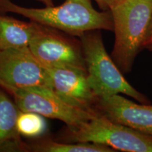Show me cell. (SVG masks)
Wrapping results in <instances>:
<instances>
[{
	"mask_svg": "<svg viewBox=\"0 0 152 152\" xmlns=\"http://www.w3.org/2000/svg\"><path fill=\"white\" fill-rule=\"evenodd\" d=\"M42 25L22 21L0 13V51L28 47L41 30Z\"/></svg>",
	"mask_w": 152,
	"mask_h": 152,
	"instance_id": "obj_11",
	"label": "cell"
},
{
	"mask_svg": "<svg viewBox=\"0 0 152 152\" xmlns=\"http://www.w3.org/2000/svg\"><path fill=\"white\" fill-rule=\"evenodd\" d=\"M36 1L42 3L44 5H45V7H52V6H54L53 0H36Z\"/></svg>",
	"mask_w": 152,
	"mask_h": 152,
	"instance_id": "obj_16",
	"label": "cell"
},
{
	"mask_svg": "<svg viewBox=\"0 0 152 152\" xmlns=\"http://www.w3.org/2000/svg\"><path fill=\"white\" fill-rule=\"evenodd\" d=\"M51 78L52 89L70 104L87 110L95 109L98 97L87 80V71L72 67H45Z\"/></svg>",
	"mask_w": 152,
	"mask_h": 152,
	"instance_id": "obj_9",
	"label": "cell"
},
{
	"mask_svg": "<svg viewBox=\"0 0 152 152\" xmlns=\"http://www.w3.org/2000/svg\"><path fill=\"white\" fill-rule=\"evenodd\" d=\"M0 86L4 89H52L46 68L28 47L0 51Z\"/></svg>",
	"mask_w": 152,
	"mask_h": 152,
	"instance_id": "obj_7",
	"label": "cell"
},
{
	"mask_svg": "<svg viewBox=\"0 0 152 152\" xmlns=\"http://www.w3.org/2000/svg\"><path fill=\"white\" fill-rule=\"evenodd\" d=\"M100 30L86 32L79 37L86 65L87 80L96 97L123 94L141 104H148V99L134 89L104 47Z\"/></svg>",
	"mask_w": 152,
	"mask_h": 152,
	"instance_id": "obj_3",
	"label": "cell"
},
{
	"mask_svg": "<svg viewBox=\"0 0 152 152\" xmlns=\"http://www.w3.org/2000/svg\"><path fill=\"white\" fill-rule=\"evenodd\" d=\"M28 47L45 67H72L87 71L80 39L61 30L42 25Z\"/></svg>",
	"mask_w": 152,
	"mask_h": 152,
	"instance_id": "obj_6",
	"label": "cell"
},
{
	"mask_svg": "<svg viewBox=\"0 0 152 152\" xmlns=\"http://www.w3.org/2000/svg\"><path fill=\"white\" fill-rule=\"evenodd\" d=\"M102 11H109L114 0H94Z\"/></svg>",
	"mask_w": 152,
	"mask_h": 152,
	"instance_id": "obj_15",
	"label": "cell"
},
{
	"mask_svg": "<svg viewBox=\"0 0 152 152\" xmlns=\"http://www.w3.org/2000/svg\"><path fill=\"white\" fill-rule=\"evenodd\" d=\"M99 114L119 124L152 136V106L138 104L120 94L98 98Z\"/></svg>",
	"mask_w": 152,
	"mask_h": 152,
	"instance_id": "obj_8",
	"label": "cell"
},
{
	"mask_svg": "<svg viewBox=\"0 0 152 152\" xmlns=\"http://www.w3.org/2000/svg\"><path fill=\"white\" fill-rule=\"evenodd\" d=\"M6 90L13 96L20 111L35 112L44 117L59 120L68 128H79L99 115L96 111L70 104L52 88L32 87Z\"/></svg>",
	"mask_w": 152,
	"mask_h": 152,
	"instance_id": "obj_5",
	"label": "cell"
},
{
	"mask_svg": "<svg viewBox=\"0 0 152 152\" xmlns=\"http://www.w3.org/2000/svg\"><path fill=\"white\" fill-rule=\"evenodd\" d=\"M44 116L30 111H20L17 119V129L23 137L37 138L46 132L47 125Z\"/></svg>",
	"mask_w": 152,
	"mask_h": 152,
	"instance_id": "obj_13",
	"label": "cell"
},
{
	"mask_svg": "<svg viewBox=\"0 0 152 152\" xmlns=\"http://www.w3.org/2000/svg\"><path fill=\"white\" fill-rule=\"evenodd\" d=\"M29 151L36 152H113L108 146L91 142H62L42 139L28 144Z\"/></svg>",
	"mask_w": 152,
	"mask_h": 152,
	"instance_id": "obj_12",
	"label": "cell"
},
{
	"mask_svg": "<svg viewBox=\"0 0 152 152\" xmlns=\"http://www.w3.org/2000/svg\"><path fill=\"white\" fill-rule=\"evenodd\" d=\"M109 11L115 42L111 58L123 73L131 71L152 16V0H114Z\"/></svg>",
	"mask_w": 152,
	"mask_h": 152,
	"instance_id": "obj_2",
	"label": "cell"
},
{
	"mask_svg": "<svg viewBox=\"0 0 152 152\" xmlns=\"http://www.w3.org/2000/svg\"><path fill=\"white\" fill-rule=\"evenodd\" d=\"M14 13L31 21L61 30L80 37L91 30L113 31L110 11H99L91 0H65L59 6L45 8H28L16 4L11 0H0V13Z\"/></svg>",
	"mask_w": 152,
	"mask_h": 152,
	"instance_id": "obj_1",
	"label": "cell"
},
{
	"mask_svg": "<svg viewBox=\"0 0 152 152\" xmlns=\"http://www.w3.org/2000/svg\"><path fill=\"white\" fill-rule=\"evenodd\" d=\"M19 112L9 92L0 86V152L29 151L17 129Z\"/></svg>",
	"mask_w": 152,
	"mask_h": 152,
	"instance_id": "obj_10",
	"label": "cell"
},
{
	"mask_svg": "<svg viewBox=\"0 0 152 152\" xmlns=\"http://www.w3.org/2000/svg\"><path fill=\"white\" fill-rule=\"evenodd\" d=\"M143 49H147L150 51H152V16L149 23V28H148L145 41H144L143 45Z\"/></svg>",
	"mask_w": 152,
	"mask_h": 152,
	"instance_id": "obj_14",
	"label": "cell"
},
{
	"mask_svg": "<svg viewBox=\"0 0 152 152\" xmlns=\"http://www.w3.org/2000/svg\"><path fill=\"white\" fill-rule=\"evenodd\" d=\"M55 140L103 144L115 151L152 152L151 135L113 122L100 114L77 128L67 127Z\"/></svg>",
	"mask_w": 152,
	"mask_h": 152,
	"instance_id": "obj_4",
	"label": "cell"
}]
</instances>
